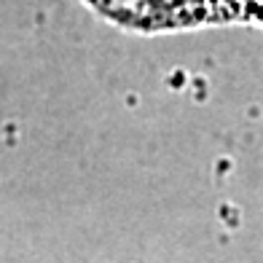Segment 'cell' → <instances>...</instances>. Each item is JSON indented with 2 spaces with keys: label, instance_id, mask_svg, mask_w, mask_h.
Masks as SVG:
<instances>
[{
  "label": "cell",
  "instance_id": "obj_1",
  "mask_svg": "<svg viewBox=\"0 0 263 263\" xmlns=\"http://www.w3.org/2000/svg\"><path fill=\"white\" fill-rule=\"evenodd\" d=\"M113 19L135 27H180L199 22L263 16V0H91Z\"/></svg>",
  "mask_w": 263,
  "mask_h": 263
}]
</instances>
